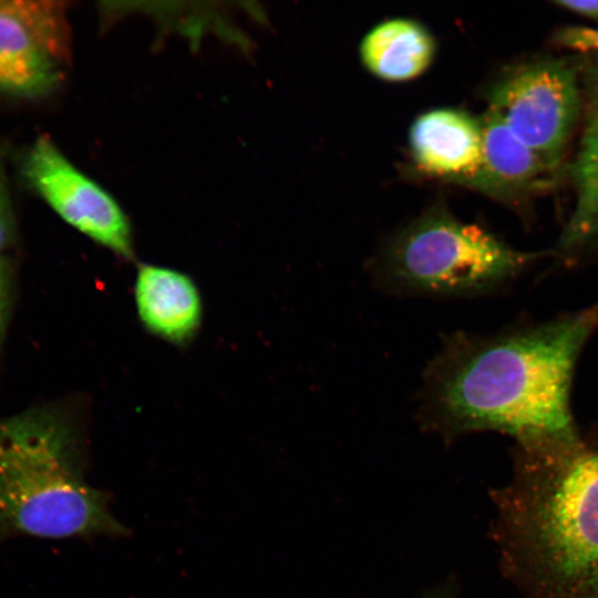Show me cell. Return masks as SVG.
<instances>
[{
	"label": "cell",
	"instance_id": "6da1fadb",
	"mask_svg": "<svg viewBox=\"0 0 598 598\" xmlns=\"http://www.w3.org/2000/svg\"><path fill=\"white\" fill-rule=\"evenodd\" d=\"M597 326L598 307L492 339L450 336L424 374L422 425L446 439L497 431L528 454L577 444L573 374Z\"/></svg>",
	"mask_w": 598,
	"mask_h": 598
},
{
	"label": "cell",
	"instance_id": "7a4b0ae2",
	"mask_svg": "<svg viewBox=\"0 0 598 598\" xmlns=\"http://www.w3.org/2000/svg\"><path fill=\"white\" fill-rule=\"evenodd\" d=\"M493 539L525 598L598 596V444L520 452L494 489Z\"/></svg>",
	"mask_w": 598,
	"mask_h": 598
},
{
	"label": "cell",
	"instance_id": "3957f363",
	"mask_svg": "<svg viewBox=\"0 0 598 598\" xmlns=\"http://www.w3.org/2000/svg\"><path fill=\"white\" fill-rule=\"evenodd\" d=\"M66 422L32 409L0 422V532L42 538L123 535L83 480Z\"/></svg>",
	"mask_w": 598,
	"mask_h": 598
},
{
	"label": "cell",
	"instance_id": "277c9868",
	"mask_svg": "<svg viewBox=\"0 0 598 598\" xmlns=\"http://www.w3.org/2000/svg\"><path fill=\"white\" fill-rule=\"evenodd\" d=\"M535 257L435 205L386 244L373 268L394 291L464 296L508 279Z\"/></svg>",
	"mask_w": 598,
	"mask_h": 598
},
{
	"label": "cell",
	"instance_id": "5b68a950",
	"mask_svg": "<svg viewBox=\"0 0 598 598\" xmlns=\"http://www.w3.org/2000/svg\"><path fill=\"white\" fill-rule=\"evenodd\" d=\"M488 101V110L524 144L559 168L580 109L571 64L554 59L520 64L494 83Z\"/></svg>",
	"mask_w": 598,
	"mask_h": 598
},
{
	"label": "cell",
	"instance_id": "8992f818",
	"mask_svg": "<svg viewBox=\"0 0 598 598\" xmlns=\"http://www.w3.org/2000/svg\"><path fill=\"white\" fill-rule=\"evenodd\" d=\"M25 174L65 223L116 255L132 257V228L122 207L74 166L48 136H41L31 147Z\"/></svg>",
	"mask_w": 598,
	"mask_h": 598
},
{
	"label": "cell",
	"instance_id": "52a82bcc",
	"mask_svg": "<svg viewBox=\"0 0 598 598\" xmlns=\"http://www.w3.org/2000/svg\"><path fill=\"white\" fill-rule=\"evenodd\" d=\"M409 144L421 173L468 186L482 158L481 122L461 110H432L415 118Z\"/></svg>",
	"mask_w": 598,
	"mask_h": 598
},
{
	"label": "cell",
	"instance_id": "ba28073f",
	"mask_svg": "<svg viewBox=\"0 0 598 598\" xmlns=\"http://www.w3.org/2000/svg\"><path fill=\"white\" fill-rule=\"evenodd\" d=\"M482 158L468 184L486 195L511 198L544 188L556 171L524 144L494 112L480 117Z\"/></svg>",
	"mask_w": 598,
	"mask_h": 598
},
{
	"label": "cell",
	"instance_id": "9c48e42d",
	"mask_svg": "<svg viewBox=\"0 0 598 598\" xmlns=\"http://www.w3.org/2000/svg\"><path fill=\"white\" fill-rule=\"evenodd\" d=\"M138 317L152 333L176 343L189 339L202 320V299L194 281L175 269L142 265L135 281Z\"/></svg>",
	"mask_w": 598,
	"mask_h": 598
},
{
	"label": "cell",
	"instance_id": "30bf717a",
	"mask_svg": "<svg viewBox=\"0 0 598 598\" xmlns=\"http://www.w3.org/2000/svg\"><path fill=\"white\" fill-rule=\"evenodd\" d=\"M435 41L410 19L386 20L371 29L360 44V58L377 78L402 82L417 78L432 63Z\"/></svg>",
	"mask_w": 598,
	"mask_h": 598
},
{
	"label": "cell",
	"instance_id": "8fae6325",
	"mask_svg": "<svg viewBox=\"0 0 598 598\" xmlns=\"http://www.w3.org/2000/svg\"><path fill=\"white\" fill-rule=\"evenodd\" d=\"M60 61L11 12L0 6V90L34 96L60 80Z\"/></svg>",
	"mask_w": 598,
	"mask_h": 598
},
{
	"label": "cell",
	"instance_id": "7c38bea8",
	"mask_svg": "<svg viewBox=\"0 0 598 598\" xmlns=\"http://www.w3.org/2000/svg\"><path fill=\"white\" fill-rule=\"evenodd\" d=\"M570 172L575 205L557 243L560 251L598 240V117L587 126Z\"/></svg>",
	"mask_w": 598,
	"mask_h": 598
},
{
	"label": "cell",
	"instance_id": "4fadbf2b",
	"mask_svg": "<svg viewBox=\"0 0 598 598\" xmlns=\"http://www.w3.org/2000/svg\"><path fill=\"white\" fill-rule=\"evenodd\" d=\"M0 6L14 14L59 61L66 58L69 34L60 3L4 0Z\"/></svg>",
	"mask_w": 598,
	"mask_h": 598
},
{
	"label": "cell",
	"instance_id": "5bb4252c",
	"mask_svg": "<svg viewBox=\"0 0 598 598\" xmlns=\"http://www.w3.org/2000/svg\"><path fill=\"white\" fill-rule=\"evenodd\" d=\"M558 42L569 49L590 52L598 51V29L569 27L557 34Z\"/></svg>",
	"mask_w": 598,
	"mask_h": 598
},
{
	"label": "cell",
	"instance_id": "9a60e30c",
	"mask_svg": "<svg viewBox=\"0 0 598 598\" xmlns=\"http://www.w3.org/2000/svg\"><path fill=\"white\" fill-rule=\"evenodd\" d=\"M13 233V217L12 209L9 199V194L3 176V172L0 167V256L2 250L8 246L12 238Z\"/></svg>",
	"mask_w": 598,
	"mask_h": 598
},
{
	"label": "cell",
	"instance_id": "2e32d148",
	"mask_svg": "<svg viewBox=\"0 0 598 598\" xmlns=\"http://www.w3.org/2000/svg\"><path fill=\"white\" fill-rule=\"evenodd\" d=\"M11 276L3 256H0V347L3 339L10 305Z\"/></svg>",
	"mask_w": 598,
	"mask_h": 598
},
{
	"label": "cell",
	"instance_id": "e0dca14e",
	"mask_svg": "<svg viewBox=\"0 0 598 598\" xmlns=\"http://www.w3.org/2000/svg\"><path fill=\"white\" fill-rule=\"evenodd\" d=\"M557 7L598 22V0H555Z\"/></svg>",
	"mask_w": 598,
	"mask_h": 598
},
{
	"label": "cell",
	"instance_id": "ac0fdd59",
	"mask_svg": "<svg viewBox=\"0 0 598 598\" xmlns=\"http://www.w3.org/2000/svg\"><path fill=\"white\" fill-rule=\"evenodd\" d=\"M421 598H460L456 585L451 581L440 584L422 595Z\"/></svg>",
	"mask_w": 598,
	"mask_h": 598
},
{
	"label": "cell",
	"instance_id": "d6986e66",
	"mask_svg": "<svg viewBox=\"0 0 598 598\" xmlns=\"http://www.w3.org/2000/svg\"><path fill=\"white\" fill-rule=\"evenodd\" d=\"M595 100H596V104L598 109V78H596V83H595ZM595 117H598V115H596Z\"/></svg>",
	"mask_w": 598,
	"mask_h": 598
},
{
	"label": "cell",
	"instance_id": "ffe728a7",
	"mask_svg": "<svg viewBox=\"0 0 598 598\" xmlns=\"http://www.w3.org/2000/svg\"><path fill=\"white\" fill-rule=\"evenodd\" d=\"M597 53V58H596V68H595V72H596V78H598V51H596Z\"/></svg>",
	"mask_w": 598,
	"mask_h": 598
},
{
	"label": "cell",
	"instance_id": "44dd1931",
	"mask_svg": "<svg viewBox=\"0 0 598 598\" xmlns=\"http://www.w3.org/2000/svg\"><path fill=\"white\" fill-rule=\"evenodd\" d=\"M590 598H598V596L597 597H590Z\"/></svg>",
	"mask_w": 598,
	"mask_h": 598
}]
</instances>
